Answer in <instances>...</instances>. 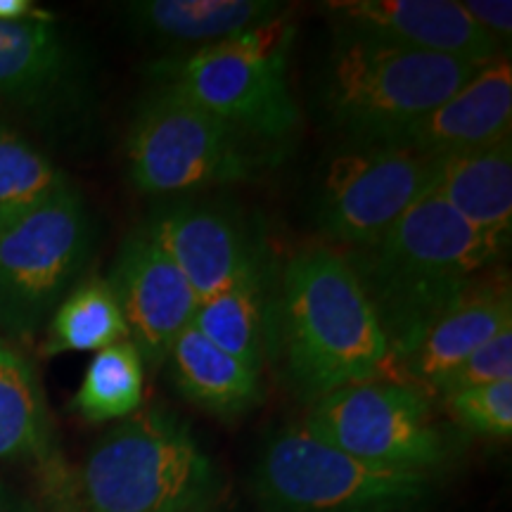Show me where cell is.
I'll return each instance as SVG.
<instances>
[{"instance_id": "cell-1", "label": "cell", "mask_w": 512, "mask_h": 512, "mask_svg": "<svg viewBox=\"0 0 512 512\" xmlns=\"http://www.w3.org/2000/svg\"><path fill=\"white\" fill-rule=\"evenodd\" d=\"M48 512H204L219 503V472L200 441L166 408L119 420L79 465L41 472Z\"/></svg>"}, {"instance_id": "cell-2", "label": "cell", "mask_w": 512, "mask_h": 512, "mask_svg": "<svg viewBox=\"0 0 512 512\" xmlns=\"http://www.w3.org/2000/svg\"><path fill=\"white\" fill-rule=\"evenodd\" d=\"M394 361L470 287L503 261V252L427 192L375 245L347 249ZM389 373V370H387Z\"/></svg>"}, {"instance_id": "cell-3", "label": "cell", "mask_w": 512, "mask_h": 512, "mask_svg": "<svg viewBox=\"0 0 512 512\" xmlns=\"http://www.w3.org/2000/svg\"><path fill=\"white\" fill-rule=\"evenodd\" d=\"M285 375L304 401L387 377L392 349L347 256L306 247L287 259L278 297Z\"/></svg>"}, {"instance_id": "cell-4", "label": "cell", "mask_w": 512, "mask_h": 512, "mask_svg": "<svg viewBox=\"0 0 512 512\" xmlns=\"http://www.w3.org/2000/svg\"><path fill=\"white\" fill-rule=\"evenodd\" d=\"M294 41L290 10L273 22L214 43L171 53L150 67L162 86L226 121L256 143H278L302 126L287 83V57Z\"/></svg>"}, {"instance_id": "cell-5", "label": "cell", "mask_w": 512, "mask_h": 512, "mask_svg": "<svg viewBox=\"0 0 512 512\" xmlns=\"http://www.w3.org/2000/svg\"><path fill=\"white\" fill-rule=\"evenodd\" d=\"M249 486L261 512H420L437 475L358 460L297 422L264 439Z\"/></svg>"}, {"instance_id": "cell-6", "label": "cell", "mask_w": 512, "mask_h": 512, "mask_svg": "<svg viewBox=\"0 0 512 512\" xmlns=\"http://www.w3.org/2000/svg\"><path fill=\"white\" fill-rule=\"evenodd\" d=\"M482 64L335 34L323 102L351 143H384L451 98Z\"/></svg>"}, {"instance_id": "cell-7", "label": "cell", "mask_w": 512, "mask_h": 512, "mask_svg": "<svg viewBox=\"0 0 512 512\" xmlns=\"http://www.w3.org/2000/svg\"><path fill=\"white\" fill-rule=\"evenodd\" d=\"M126 159L133 185L155 197L252 181L264 162L254 140L162 83L138 107Z\"/></svg>"}, {"instance_id": "cell-8", "label": "cell", "mask_w": 512, "mask_h": 512, "mask_svg": "<svg viewBox=\"0 0 512 512\" xmlns=\"http://www.w3.org/2000/svg\"><path fill=\"white\" fill-rule=\"evenodd\" d=\"M93 219L72 183L0 226V330L31 339L81 280Z\"/></svg>"}, {"instance_id": "cell-9", "label": "cell", "mask_w": 512, "mask_h": 512, "mask_svg": "<svg viewBox=\"0 0 512 512\" xmlns=\"http://www.w3.org/2000/svg\"><path fill=\"white\" fill-rule=\"evenodd\" d=\"M302 425L325 444L392 470L437 475L456 453L432 396L389 377L320 396L309 403Z\"/></svg>"}, {"instance_id": "cell-10", "label": "cell", "mask_w": 512, "mask_h": 512, "mask_svg": "<svg viewBox=\"0 0 512 512\" xmlns=\"http://www.w3.org/2000/svg\"><path fill=\"white\" fill-rule=\"evenodd\" d=\"M437 159L384 143H351L325 164L316 221L347 249L375 245L432 190Z\"/></svg>"}, {"instance_id": "cell-11", "label": "cell", "mask_w": 512, "mask_h": 512, "mask_svg": "<svg viewBox=\"0 0 512 512\" xmlns=\"http://www.w3.org/2000/svg\"><path fill=\"white\" fill-rule=\"evenodd\" d=\"M140 228L174 261L197 302L223 292L261 261L247 228L221 204L166 202Z\"/></svg>"}, {"instance_id": "cell-12", "label": "cell", "mask_w": 512, "mask_h": 512, "mask_svg": "<svg viewBox=\"0 0 512 512\" xmlns=\"http://www.w3.org/2000/svg\"><path fill=\"white\" fill-rule=\"evenodd\" d=\"M335 34L486 64L508 53L453 0H332L323 5Z\"/></svg>"}, {"instance_id": "cell-13", "label": "cell", "mask_w": 512, "mask_h": 512, "mask_svg": "<svg viewBox=\"0 0 512 512\" xmlns=\"http://www.w3.org/2000/svg\"><path fill=\"white\" fill-rule=\"evenodd\" d=\"M143 363L162 366L176 337L192 325L197 297L174 261L138 228L121 242L110 278Z\"/></svg>"}, {"instance_id": "cell-14", "label": "cell", "mask_w": 512, "mask_h": 512, "mask_svg": "<svg viewBox=\"0 0 512 512\" xmlns=\"http://www.w3.org/2000/svg\"><path fill=\"white\" fill-rule=\"evenodd\" d=\"M512 328L510 278L501 268L479 275L434 323L422 332L418 342L392 363L387 377L422 389H432L463 363L472 351Z\"/></svg>"}, {"instance_id": "cell-15", "label": "cell", "mask_w": 512, "mask_h": 512, "mask_svg": "<svg viewBox=\"0 0 512 512\" xmlns=\"http://www.w3.org/2000/svg\"><path fill=\"white\" fill-rule=\"evenodd\" d=\"M510 121L512 64L510 55L503 53L482 64L451 98L384 145L439 159L510 138Z\"/></svg>"}, {"instance_id": "cell-16", "label": "cell", "mask_w": 512, "mask_h": 512, "mask_svg": "<svg viewBox=\"0 0 512 512\" xmlns=\"http://www.w3.org/2000/svg\"><path fill=\"white\" fill-rule=\"evenodd\" d=\"M430 192L505 254L512 233L510 138L439 157Z\"/></svg>"}, {"instance_id": "cell-17", "label": "cell", "mask_w": 512, "mask_h": 512, "mask_svg": "<svg viewBox=\"0 0 512 512\" xmlns=\"http://www.w3.org/2000/svg\"><path fill=\"white\" fill-rule=\"evenodd\" d=\"M121 12L136 34L190 53L264 27L287 8L273 0H136Z\"/></svg>"}, {"instance_id": "cell-18", "label": "cell", "mask_w": 512, "mask_h": 512, "mask_svg": "<svg viewBox=\"0 0 512 512\" xmlns=\"http://www.w3.org/2000/svg\"><path fill=\"white\" fill-rule=\"evenodd\" d=\"M176 389L216 420H240L264 399L261 373L211 344L188 325L171 344L166 361Z\"/></svg>"}, {"instance_id": "cell-19", "label": "cell", "mask_w": 512, "mask_h": 512, "mask_svg": "<svg viewBox=\"0 0 512 512\" xmlns=\"http://www.w3.org/2000/svg\"><path fill=\"white\" fill-rule=\"evenodd\" d=\"M72 50L53 19L0 22V98L43 105L69 86Z\"/></svg>"}, {"instance_id": "cell-20", "label": "cell", "mask_w": 512, "mask_h": 512, "mask_svg": "<svg viewBox=\"0 0 512 512\" xmlns=\"http://www.w3.org/2000/svg\"><path fill=\"white\" fill-rule=\"evenodd\" d=\"M0 460L43 470L62 460L53 420L36 370L22 354L0 342Z\"/></svg>"}, {"instance_id": "cell-21", "label": "cell", "mask_w": 512, "mask_h": 512, "mask_svg": "<svg viewBox=\"0 0 512 512\" xmlns=\"http://www.w3.org/2000/svg\"><path fill=\"white\" fill-rule=\"evenodd\" d=\"M268 318V275L261 259L226 290L197 304L192 328L247 368L261 373Z\"/></svg>"}, {"instance_id": "cell-22", "label": "cell", "mask_w": 512, "mask_h": 512, "mask_svg": "<svg viewBox=\"0 0 512 512\" xmlns=\"http://www.w3.org/2000/svg\"><path fill=\"white\" fill-rule=\"evenodd\" d=\"M48 339L43 351L55 354H81L126 342L128 325L121 313L112 285L107 278H83L67 297L57 304L48 320Z\"/></svg>"}, {"instance_id": "cell-23", "label": "cell", "mask_w": 512, "mask_h": 512, "mask_svg": "<svg viewBox=\"0 0 512 512\" xmlns=\"http://www.w3.org/2000/svg\"><path fill=\"white\" fill-rule=\"evenodd\" d=\"M145 399V363L131 339L98 351L72 399V411L88 422L126 420Z\"/></svg>"}, {"instance_id": "cell-24", "label": "cell", "mask_w": 512, "mask_h": 512, "mask_svg": "<svg viewBox=\"0 0 512 512\" xmlns=\"http://www.w3.org/2000/svg\"><path fill=\"white\" fill-rule=\"evenodd\" d=\"M67 185V176L34 143L0 124V226Z\"/></svg>"}, {"instance_id": "cell-25", "label": "cell", "mask_w": 512, "mask_h": 512, "mask_svg": "<svg viewBox=\"0 0 512 512\" xmlns=\"http://www.w3.org/2000/svg\"><path fill=\"white\" fill-rule=\"evenodd\" d=\"M444 413L460 430L486 439H510L512 434V380L441 396Z\"/></svg>"}, {"instance_id": "cell-26", "label": "cell", "mask_w": 512, "mask_h": 512, "mask_svg": "<svg viewBox=\"0 0 512 512\" xmlns=\"http://www.w3.org/2000/svg\"><path fill=\"white\" fill-rule=\"evenodd\" d=\"M498 380H512V328L486 342L484 347L472 351L453 370H448L437 382V387L432 389V399Z\"/></svg>"}, {"instance_id": "cell-27", "label": "cell", "mask_w": 512, "mask_h": 512, "mask_svg": "<svg viewBox=\"0 0 512 512\" xmlns=\"http://www.w3.org/2000/svg\"><path fill=\"white\" fill-rule=\"evenodd\" d=\"M463 10L467 17L491 36L498 46L505 48L512 36V3L510 0H465Z\"/></svg>"}, {"instance_id": "cell-28", "label": "cell", "mask_w": 512, "mask_h": 512, "mask_svg": "<svg viewBox=\"0 0 512 512\" xmlns=\"http://www.w3.org/2000/svg\"><path fill=\"white\" fill-rule=\"evenodd\" d=\"M24 19H53L31 0H0V22H24Z\"/></svg>"}, {"instance_id": "cell-29", "label": "cell", "mask_w": 512, "mask_h": 512, "mask_svg": "<svg viewBox=\"0 0 512 512\" xmlns=\"http://www.w3.org/2000/svg\"><path fill=\"white\" fill-rule=\"evenodd\" d=\"M0 512H38V508L22 491H17L0 477Z\"/></svg>"}, {"instance_id": "cell-30", "label": "cell", "mask_w": 512, "mask_h": 512, "mask_svg": "<svg viewBox=\"0 0 512 512\" xmlns=\"http://www.w3.org/2000/svg\"><path fill=\"white\" fill-rule=\"evenodd\" d=\"M204 512H216V508H211V510H204Z\"/></svg>"}]
</instances>
